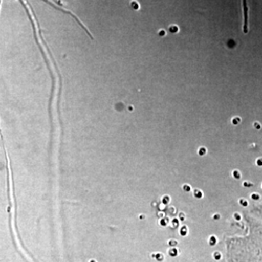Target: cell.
Masks as SVG:
<instances>
[{
	"label": "cell",
	"mask_w": 262,
	"mask_h": 262,
	"mask_svg": "<svg viewBox=\"0 0 262 262\" xmlns=\"http://www.w3.org/2000/svg\"><path fill=\"white\" fill-rule=\"evenodd\" d=\"M169 31L171 32V33H177L179 31V28L177 26H170L169 27Z\"/></svg>",
	"instance_id": "cell-4"
},
{
	"label": "cell",
	"mask_w": 262,
	"mask_h": 262,
	"mask_svg": "<svg viewBox=\"0 0 262 262\" xmlns=\"http://www.w3.org/2000/svg\"><path fill=\"white\" fill-rule=\"evenodd\" d=\"M199 154H200L201 156H203L204 154H206V150H205L204 148H201V149H200V150H199Z\"/></svg>",
	"instance_id": "cell-12"
},
{
	"label": "cell",
	"mask_w": 262,
	"mask_h": 262,
	"mask_svg": "<svg viewBox=\"0 0 262 262\" xmlns=\"http://www.w3.org/2000/svg\"><path fill=\"white\" fill-rule=\"evenodd\" d=\"M239 204H240L242 207L249 206V202H248V200H246V199H244V198H240V199H239Z\"/></svg>",
	"instance_id": "cell-3"
},
{
	"label": "cell",
	"mask_w": 262,
	"mask_h": 262,
	"mask_svg": "<svg viewBox=\"0 0 262 262\" xmlns=\"http://www.w3.org/2000/svg\"><path fill=\"white\" fill-rule=\"evenodd\" d=\"M255 163H256V165L258 167H262V158H258V159H256Z\"/></svg>",
	"instance_id": "cell-9"
},
{
	"label": "cell",
	"mask_w": 262,
	"mask_h": 262,
	"mask_svg": "<svg viewBox=\"0 0 262 262\" xmlns=\"http://www.w3.org/2000/svg\"><path fill=\"white\" fill-rule=\"evenodd\" d=\"M234 217L236 221H240L241 220V215H239V214H234Z\"/></svg>",
	"instance_id": "cell-13"
},
{
	"label": "cell",
	"mask_w": 262,
	"mask_h": 262,
	"mask_svg": "<svg viewBox=\"0 0 262 262\" xmlns=\"http://www.w3.org/2000/svg\"><path fill=\"white\" fill-rule=\"evenodd\" d=\"M253 127H254L255 129H257V130L261 129V125H260L259 122H254V123H253Z\"/></svg>",
	"instance_id": "cell-7"
},
{
	"label": "cell",
	"mask_w": 262,
	"mask_h": 262,
	"mask_svg": "<svg viewBox=\"0 0 262 262\" xmlns=\"http://www.w3.org/2000/svg\"><path fill=\"white\" fill-rule=\"evenodd\" d=\"M214 219H215V220H220V215H214Z\"/></svg>",
	"instance_id": "cell-15"
},
{
	"label": "cell",
	"mask_w": 262,
	"mask_h": 262,
	"mask_svg": "<svg viewBox=\"0 0 262 262\" xmlns=\"http://www.w3.org/2000/svg\"><path fill=\"white\" fill-rule=\"evenodd\" d=\"M194 194H195V197H197V198H201L202 197V192L199 191V190H195Z\"/></svg>",
	"instance_id": "cell-10"
},
{
	"label": "cell",
	"mask_w": 262,
	"mask_h": 262,
	"mask_svg": "<svg viewBox=\"0 0 262 262\" xmlns=\"http://www.w3.org/2000/svg\"><path fill=\"white\" fill-rule=\"evenodd\" d=\"M241 122V118H239V117H235L232 119V123H233V125H237L238 123H240Z\"/></svg>",
	"instance_id": "cell-6"
},
{
	"label": "cell",
	"mask_w": 262,
	"mask_h": 262,
	"mask_svg": "<svg viewBox=\"0 0 262 262\" xmlns=\"http://www.w3.org/2000/svg\"><path fill=\"white\" fill-rule=\"evenodd\" d=\"M184 188L187 190V191H188V190H190V187H188V186H185L184 187Z\"/></svg>",
	"instance_id": "cell-14"
},
{
	"label": "cell",
	"mask_w": 262,
	"mask_h": 262,
	"mask_svg": "<svg viewBox=\"0 0 262 262\" xmlns=\"http://www.w3.org/2000/svg\"><path fill=\"white\" fill-rule=\"evenodd\" d=\"M232 176H233V178L236 179V180H240V179H241V173H240V171H238V170H234V171L232 172Z\"/></svg>",
	"instance_id": "cell-2"
},
{
	"label": "cell",
	"mask_w": 262,
	"mask_h": 262,
	"mask_svg": "<svg viewBox=\"0 0 262 262\" xmlns=\"http://www.w3.org/2000/svg\"><path fill=\"white\" fill-rule=\"evenodd\" d=\"M159 34L160 36H164L166 34V32H165V30L161 29V30H159Z\"/></svg>",
	"instance_id": "cell-11"
},
{
	"label": "cell",
	"mask_w": 262,
	"mask_h": 262,
	"mask_svg": "<svg viewBox=\"0 0 262 262\" xmlns=\"http://www.w3.org/2000/svg\"><path fill=\"white\" fill-rule=\"evenodd\" d=\"M243 186L245 187H253V183H250V182H243Z\"/></svg>",
	"instance_id": "cell-8"
},
{
	"label": "cell",
	"mask_w": 262,
	"mask_h": 262,
	"mask_svg": "<svg viewBox=\"0 0 262 262\" xmlns=\"http://www.w3.org/2000/svg\"><path fill=\"white\" fill-rule=\"evenodd\" d=\"M131 7H132V9L135 10H139L140 9V5H139V3L137 2V1H135V0H133L132 2L130 3Z\"/></svg>",
	"instance_id": "cell-1"
},
{
	"label": "cell",
	"mask_w": 262,
	"mask_h": 262,
	"mask_svg": "<svg viewBox=\"0 0 262 262\" xmlns=\"http://www.w3.org/2000/svg\"><path fill=\"white\" fill-rule=\"evenodd\" d=\"M251 198L253 199V200H259L260 199V195H259V193H257V192H253L251 194Z\"/></svg>",
	"instance_id": "cell-5"
}]
</instances>
